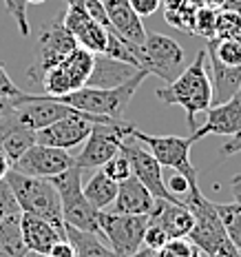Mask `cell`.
<instances>
[{
  "label": "cell",
  "mask_w": 241,
  "mask_h": 257,
  "mask_svg": "<svg viewBox=\"0 0 241 257\" xmlns=\"http://www.w3.org/2000/svg\"><path fill=\"white\" fill-rule=\"evenodd\" d=\"M111 117L106 115H93V113H71L62 120L53 122V124L36 131V142L40 144H49V147H58V149H73L78 144H82L89 138L93 124H111Z\"/></svg>",
  "instance_id": "7c38bea8"
},
{
  "label": "cell",
  "mask_w": 241,
  "mask_h": 257,
  "mask_svg": "<svg viewBox=\"0 0 241 257\" xmlns=\"http://www.w3.org/2000/svg\"><path fill=\"white\" fill-rule=\"evenodd\" d=\"M109 16L111 25H113L115 36L126 45V49L137 58L140 62V51L146 40V31H144L142 18L135 14V9L128 5V0H102Z\"/></svg>",
  "instance_id": "9a60e30c"
},
{
  "label": "cell",
  "mask_w": 241,
  "mask_h": 257,
  "mask_svg": "<svg viewBox=\"0 0 241 257\" xmlns=\"http://www.w3.org/2000/svg\"><path fill=\"white\" fill-rule=\"evenodd\" d=\"M208 53V51H206ZM208 64L212 69V104L226 102L230 100L237 89L241 87V64L239 67H228V64L219 62L217 58L208 56Z\"/></svg>",
  "instance_id": "44dd1931"
},
{
  "label": "cell",
  "mask_w": 241,
  "mask_h": 257,
  "mask_svg": "<svg viewBox=\"0 0 241 257\" xmlns=\"http://www.w3.org/2000/svg\"><path fill=\"white\" fill-rule=\"evenodd\" d=\"M234 153H241V131L234 133V136H228V142L219 149V155L221 158H230Z\"/></svg>",
  "instance_id": "74e56055"
},
{
  "label": "cell",
  "mask_w": 241,
  "mask_h": 257,
  "mask_svg": "<svg viewBox=\"0 0 241 257\" xmlns=\"http://www.w3.org/2000/svg\"><path fill=\"white\" fill-rule=\"evenodd\" d=\"M155 197L153 193L142 184L135 175L126 178L124 182L117 184V195H115V211L117 213H131V215H151L155 208Z\"/></svg>",
  "instance_id": "d6986e66"
},
{
  "label": "cell",
  "mask_w": 241,
  "mask_h": 257,
  "mask_svg": "<svg viewBox=\"0 0 241 257\" xmlns=\"http://www.w3.org/2000/svg\"><path fill=\"white\" fill-rule=\"evenodd\" d=\"M215 16H217V9H197V16H195V31L192 34L201 36V38H212L215 36Z\"/></svg>",
  "instance_id": "1f68e13d"
},
{
  "label": "cell",
  "mask_w": 241,
  "mask_h": 257,
  "mask_svg": "<svg viewBox=\"0 0 241 257\" xmlns=\"http://www.w3.org/2000/svg\"><path fill=\"white\" fill-rule=\"evenodd\" d=\"M102 171H104L106 175H109L111 180H115L117 184H120V182H124L126 178H131L133 175V171H131V164H128V158L124 153H115L113 158L109 160V162L104 164V167H102Z\"/></svg>",
  "instance_id": "f546056e"
},
{
  "label": "cell",
  "mask_w": 241,
  "mask_h": 257,
  "mask_svg": "<svg viewBox=\"0 0 241 257\" xmlns=\"http://www.w3.org/2000/svg\"><path fill=\"white\" fill-rule=\"evenodd\" d=\"M206 51L208 56L217 58L219 62L228 64V67L241 64V45L234 38H208Z\"/></svg>",
  "instance_id": "d4e9b609"
},
{
  "label": "cell",
  "mask_w": 241,
  "mask_h": 257,
  "mask_svg": "<svg viewBox=\"0 0 241 257\" xmlns=\"http://www.w3.org/2000/svg\"><path fill=\"white\" fill-rule=\"evenodd\" d=\"M20 228H23V237L25 244L31 253L38 255H49V250L53 248V244L64 239V235L58 231L53 224H49L47 219L29 215V213H23L20 215Z\"/></svg>",
  "instance_id": "ffe728a7"
},
{
  "label": "cell",
  "mask_w": 241,
  "mask_h": 257,
  "mask_svg": "<svg viewBox=\"0 0 241 257\" xmlns=\"http://www.w3.org/2000/svg\"><path fill=\"white\" fill-rule=\"evenodd\" d=\"M120 151L128 158V164H131L133 175H135V178L153 193L155 200L179 202L177 197L168 191V186L164 184V178H162V169L164 167L155 160V155L148 151V149H142L140 144H135V138L126 136V138H122V142H120Z\"/></svg>",
  "instance_id": "4fadbf2b"
},
{
  "label": "cell",
  "mask_w": 241,
  "mask_h": 257,
  "mask_svg": "<svg viewBox=\"0 0 241 257\" xmlns=\"http://www.w3.org/2000/svg\"><path fill=\"white\" fill-rule=\"evenodd\" d=\"M206 113H208L206 122L192 131V136L197 140L210 136V133L212 136H234V133H239L241 131V87L230 100L212 104Z\"/></svg>",
  "instance_id": "2e32d148"
},
{
  "label": "cell",
  "mask_w": 241,
  "mask_h": 257,
  "mask_svg": "<svg viewBox=\"0 0 241 257\" xmlns=\"http://www.w3.org/2000/svg\"><path fill=\"white\" fill-rule=\"evenodd\" d=\"M51 182L58 189V195H60L64 226H73L80 228V231H91L102 235L100 211L91 206V202L87 200V195L82 191V169L78 164H73L67 171L58 173L56 178H51Z\"/></svg>",
  "instance_id": "5b68a950"
},
{
  "label": "cell",
  "mask_w": 241,
  "mask_h": 257,
  "mask_svg": "<svg viewBox=\"0 0 241 257\" xmlns=\"http://www.w3.org/2000/svg\"><path fill=\"white\" fill-rule=\"evenodd\" d=\"M47 257H76V250H73V246L67 239H60V242L53 244V248L49 250Z\"/></svg>",
  "instance_id": "f35d334b"
},
{
  "label": "cell",
  "mask_w": 241,
  "mask_h": 257,
  "mask_svg": "<svg viewBox=\"0 0 241 257\" xmlns=\"http://www.w3.org/2000/svg\"><path fill=\"white\" fill-rule=\"evenodd\" d=\"M148 215H131L117 211H100V233L109 239L115 257H128L144 246Z\"/></svg>",
  "instance_id": "52a82bcc"
},
{
  "label": "cell",
  "mask_w": 241,
  "mask_h": 257,
  "mask_svg": "<svg viewBox=\"0 0 241 257\" xmlns=\"http://www.w3.org/2000/svg\"><path fill=\"white\" fill-rule=\"evenodd\" d=\"M9 169H12V162L7 160V155H5L3 151H0V180L5 178V175L9 173Z\"/></svg>",
  "instance_id": "b9f144b4"
},
{
  "label": "cell",
  "mask_w": 241,
  "mask_h": 257,
  "mask_svg": "<svg viewBox=\"0 0 241 257\" xmlns=\"http://www.w3.org/2000/svg\"><path fill=\"white\" fill-rule=\"evenodd\" d=\"M219 217H221L226 233L230 242L234 244V248L241 255V202H230V204H215Z\"/></svg>",
  "instance_id": "484cf974"
},
{
  "label": "cell",
  "mask_w": 241,
  "mask_h": 257,
  "mask_svg": "<svg viewBox=\"0 0 241 257\" xmlns=\"http://www.w3.org/2000/svg\"><path fill=\"white\" fill-rule=\"evenodd\" d=\"M195 16H197V7L192 3H188V0L175 9H164L166 23L170 27H175V29L184 31V34H192L195 31Z\"/></svg>",
  "instance_id": "4316f807"
},
{
  "label": "cell",
  "mask_w": 241,
  "mask_h": 257,
  "mask_svg": "<svg viewBox=\"0 0 241 257\" xmlns=\"http://www.w3.org/2000/svg\"><path fill=\"white\" fill-rule=\"evenodd\" d=\"M27 3H29V5H42L45 0H27Z\"/></svg>",
  "instance_id": "ee69618b"
},
{
  "label": "cell",
  "mask_w": 241,
  "mask_h": 257,
  "mask_svg": "<svg viewBox=\"0 0 241 257\" xmlns=\"http://www.w3.org/2000/svg\"><path fill=\"white\" fill-rule=\"evenodd\" d=\"M78 40L71 36V31L62 25V20L51 23L49 27H45V31L40 34L38 42H36V51H34V64L27 71L29 82L40 84L42 76L49 71L51 67L60 64L64 58L71 51L78 49Z\"/></svg>",
  "instance_id": "9c48e42d"
},
{
  "label": "cell",
  "mask_w": 241,
  "mask_h": 257,
  "mask_svg": "<svg viewBox=\"0 0 241 257\" xmlns=\"http://www.w3.org/2000/svg\"><path fill=\"white\" fill-rule=\"evenodd\" d=\"M137 71H140V67H135V64L100 53V56H95L93 71H91V76H89L87 87H98V89L120 87L128 78L135 76Z\"/></svg>",
  "instance_id": "ac0fdd59"
},
{
  "label": "cell",
  "mask_w": 241,
  "mask_h": 257,
  "mask_svg": "<svg viewBox=\"0 0 241 257\" xmlns=\"http://www.w3.org/2000/svg\"><path fill=\"white\" fill-rule=\"evenodd\" d=\"M241 31V16L232 9H217L215 16V36L212 38H234Z\"/></svg>",
  "instance_id": "83f0119b"
},
{
  "label": "cell",
  "mask_w": 241,
  "mask_h": 257,
  "mask_svg": "<svg viewBox=\"0 0 241 257\" xmlns=\"http://www.w3.org/2000/svg\"><path fill=\"white\" fill-rule=\"evenodd\" d=\"M148 222L157 224L173 239V237H188L192 224H195V217L188 211V206H184L181 202L157 200L151 215H148Z\"/></svg>",
  "instance_id": "e0dca14e"
},
{
  "label": "cell",
  "mask_w": 241,
  "mask_h": 257,
  "mask_svg": "<svg viewBox=\"0 0 241 257\" xmlns=\"http://www.w3.org/2000/svg\"><path fill=\"white\" fill-rule=\"evenodd\" d=\"M140 69L159 76L168 84L184 71V49L164 34H146L140 51Z\"/></svg>",
  "instance_id": "30bf717a"
},
{
  "label": "cell",
  "mask_w": 241,
  "mask_h": 257,
  "mask_svg": "<svg viewBox=\"0 0 241 257\" xmlns=\"http://www.w3.org/2000/svg\"><path fill=\"white\" fill-rule=\"evenodd\" d=\"M20 215L23 213H16V215H7L5 219H0V257H25L27 253H31L23 237Z\"/></svg>",
  "instance_id": "603a6c76"
},
{
  "label": "cell",
  "mask_w": 241,
  "mask_h": 257,
  "mask_svg": "<svg viewBox=\"0 0 241 257\" xmlns=\"http://www.w3.org/2000/svg\"><path fill=\"white\" fill-rule=\"evenodd\" d=\"M151 73L146 69H140L133 78H128L124 84L111 89H98V87H82L73 93L58 95L56 100L73 106V109L82 111V113H93V115H106L111 120H122V113L133 100L135 91L140 84L146 80Z\"/></svg>",
  "instance_id": "277c9868"
},
{
  "label": "cell",
  "mask_w": 241,
  "mask_h": 257,
  "mask_svg": "<svg viewBox=\"0 0 241 257\" xmlns=\"http://www.w3.org/2000/svg\"><path fill=\"white\" fill-rule=\"evenodd\" d=\"M64 239L73 246L76 257H115L113 248L102 242V235L98 233L64 226Z\"/></svg>",
  "instance_id": "7402d4cb"
},
{
  "label": "cell",
  "mask_w": 241,
  "mask_h": 257,
  "mask_svg": "<svg viewBox=\"0 0 241 257\" xmlns=\"http://www.w3.org/2000/svg\"><path fill=\"white\" fill-rule=\"evenodd\" d=\"M230 189H232L234 202H241V175H234L232 182H230Z\"/></svg>",
  "instance_id": "60d3db41"
},
{
  "label": "cell",
  "mask_w": 241,
  "mask_h": 257,
  "mask_svg": "<svg viewBox=\"0 0 241 257\" xmlns=\"http://www.w3.org/2000/svg\"><path fill=\"white\" fill-rule=\"evenodd\" d=\"M197 246L188 237H173L155 253V257H195Z\"/></svg>",
  "instance_id": "f1b7e54d"
},
{
  "label": "cell",
  "mask_w": 241,
  "mask_h": 257,
  "mask_svg": "<svg viewBox=\"0 0 241 257\" xmlns=\"http://www.w3.org/2000/svg\"><path fill=\"white\" fill-rule=\"evenodd\" d=\"M188 3H192L197 9H203V7H208V9H221V5L226 3V0H188Z\"/></svg>",
  "instance_id": "ab89813d"
},
{
  "label": "cell",
  "mask_w": 241,
  "mask_h": 257,
  "mask_svg": "<svg viewBox=\"0 0 241 257\" xmlns=\"http://www.w3.org/2000/svg\"><path fill=\"white\" fill-rule=\"evenodd\" d=\"M82 191L91 202V206L98 211H106V206H111L115 202L117 195V182L111 180L104 171H98L89 182L82 184Z\"/></svg>",
  "instance_id": "cb8c5ba5"
},
{
  "label": "cell",
  "mask_w": 241,
  "mask_h": 257,
  "mask_svg": "<svg viewBox=\"0 0 241 257\" xmlns=\"http://www.w3.org/2000/svg\"><path fill=\"white\" fill-rule=\"evenodd\" d=\"M16 213H23L16 202L14 193H12V186H9L7 180H0V219H5L7 215H16Z\"/></svg>",
  "instance_id": "d6a6232c"
},
{
  "label": "cell",
  "mask_w": 241,
  "mask_h": 257,
  "mask_svg": "<svg viewBox=\"0 0 241 257\" xmlns=\"http://www.w3.org/2000/svg\"><path fill=\"white\" fill-rule=\"evenodd\" d=\"M128 257H155V253L151 248H146V246H142L137 253H133V255H128Z\"/></svg>",
  "instance_id": "7bdbcfd3"
},
{
  "label": "cell",
  "mask_w": 241,
  "mask_h": 257,
  "mask_svg": "<svg viewBox=\"0 0 241 257\" xmlns=\"http://www.w3.org/2000/svg\"><path fill=\"white\" fill-rule=\"evenodd\" d=\"M76 164V155H71L67 149L49 147V144L36 142L31 149H27L23 158L14 164L12 169L20 171V173L34 175V178H56L58 173L67 171L69 167Z\"/></svg>",
  "instance_id": "5bb4252c"
},
{
  "label": "cell",
  "mask_w": 241,
  "mask_h": 257,
  "mask_svg": "<svg viewBox=\"0 0 241 257\" xmlns=\"http://www.w3.org/2000/svg\"><path fill=\"white\" fill-rule=\"evenodd\" d=\"M27 91H23L18 84L9 78V73L5 71V67L0 64V98H23Z\"/></svg>",
  "instance_id": "e575fe53"
},
{
  "label": "cell",
  "mask_w": 241,
  "mask_h": 257,
  "mask_svg": "<svg viewBox=\"0 0 241 257\" xmlns=\"http://www.w3.org/2000/svg\"><path fill=\"white\" fill-rule=\"evenodd\" d=\"M5 180L12 186V193L18 202L20 211L29 215L42 217L58 228L64 235V217H62V204L58 189L51 180L47 178H34V175L20 173L16 169H9Z\"/></svg>",
  "instance_id": "3957f363"
},
{
  "label": "cell",
  "mask_w": 241,
  "mask_h": 257,
  "mask_svg": "<svg viewBox=\"0 0 241 257\" xmlns=\"http://www.w3.org/2000/svg\"><path fill=\"white\" fill-rule=\"evenodd\" d=\"M131 122L115 120L111 124H93L89 138L84 140V149L76 155V164L82 171L102 169L115 153H120V142L126 138Z\"/></svg>",
  "instance_id": "8fae6325"
},
{
  "label": "cell",
  "mask_w": 241,
  "mask_h": 257,
  "mask_svg": "<svg viewBox=\"0 0 241 257\" xmlns=\"http://www.w3.org/2000/svg\"><path fill=\"white\" fill-rule=\"evenodd\" d=\"M234 40H237V42H239V45H241V31H239V34H237V36H234Z\"/></svg>",
  "instance_id": "bcb514c9"
},
{
  "label": "cell",
  "mask_w": 241,
  "mask_h": 257,
  "mask_svg": "<svg viewBox=\"0 0 241 257\" xmlns=\"http://www.w3.org/2000/svg\"><path fill=\"white\" fill-rule=\"evenodd\" d=\"M157 95L164 104H177L184 109L188 126L197 128V115L206 113L212 106V80L208 73V53L201 49L188 67L173 82L157 89Z\"/></svg>",
  "instance_id": "6da1fadb"
},
{
  "label": "cell",
  "mask_w": 241,
  "mask_h": 257,
  "mask_svg": "<svg viewBox=\"0 0 241 257\" xmlns=\"http://www.w3.org/2000/svg\"><path fill=\"white\" fill-rule=\"evenodd\" d=\"M128 5L135 9V14L140 18H144V16H153L162 7V0H128Z\"/></svg>",
  "instance_id": "d590c367"
},
{
  "label": "cell",
  "mask_w": 241,
  "mask_h": 257,
  "mask_svg": "<svg viewBox=\"0 0 241 257\" xmlns=\"http://www.w3.org/2000/svg\"><path fill=\"white\" fill-rule=\"evenodd\" d=\"M179 202L184 206H188V211L195 217L188 239L197 246L199 250H203L206 255H217V257H241L239 250L234 248V244L230 242L226 226H223L221 217H219L215 202H210L206 195L195 189L188 191L186 195L179 197Z\"/></svg>",
  "instance_id": "7a4b0ae2"
},
{
  "label": "cell",
  "mask_w": 241,
  "mask_h": 257,
  "mask_svg": "<svg viewBox=\"0 0 241 257\" xmlns=\"http://www.w3.org/2000/svg\"><path fill=\"white\" fill-rule=\"evenodd\" d=\"M126 136L135 138V142L146 144V149L155 155L162 167L173 169L175 173H181L190 184V191L199 189L197 184V169L190 162V147L197 142V138L190 136L188 138H179V136H151V133L140 131L135 124L128 126Z\"/></svg>",
  "instance_id": "8992f818"
},
{
  "label": "cell",
  "mask_w": 241,
  "mask_h": 257,
  "mask_svg": "<svg viewBox=\"0 0 241 257\" xmlns=\"http://www.w3.org/2000/svg\"><path fill=\"white\" fill-rule=\"evenodd\" d=\"M93 62H95V53L78 47L60 64L51 67L42 76L40 80L42 91L47 95H51V98H58V95H67V93H73V91L87 87L89 76L93 71Z\"/></svg>",
  "instance_id": "ba28073f"
},
{
  "label": "cell",
  "mask_w": 241,
  "mask_h": 257,
  "mask_svg": "<svg viewBox=\"0 0 241 257\" xmlns=\"http://www.w3.org/2000/svg\"><path fill=\"white\" fill-rule=\"evenodd\" d=\"M168 235H166L162 228L157 226V224H153V222H148V228H146V235H144V246L146 248H151L153 253H157L162 246L168 242Z\"/></svg>",
  "instance_id": "836d02e7"
},
{
  "label": "cell",
  "mask_w": 241,
  "mask_h": 257,
  "mask_svg": "<svg viewBox=\"0 0 241 257\" xmlns=\"http://www.w3.org/2000/svg\"><path fill=\"white\" fill-rule=\"evenodd\" d=\"M3 5L7 7V12L14 16L16 25H18L20 29V36H29L31 34V27H29V18H27V7H29V3L27 0H3Z\"/></svg>",
  "instance_id": "4dcf8cb0"
},
{
  "label": "cell",
  "mask_w": 241,
  "mask_h": 257,
  "mask_svg": "<svg viewBox=\"0 0 241 257\" xmlns=\"http://www.w3.org/2000/svg\"><path fill=\"white\" fill-rule=\"evenodd\" d=\"M166 186H168V191L173 193V195L177 197V200H179L181 195H186V193L190 191V184H188V180H186V178H184V175H181V173H175L173 178L168 180V184H166Z\"/></svg>",
  "instance_id": "8d00e7d4"
},
{
  "label": "cell",
  "mask_w": 241,
  "mask_h": 257,
  "mask_svg": "<svg viewBox=\"0 0 241 257\" xmlns=\"http://www.w3.org/2000/svg\"><path fill=\"white\" fill-rule=\"evenodd\" d=\"M25 257H45V255H38V253H27Z\"/></svg>",
  "instance_id": "f6af8a7d"
}]
</instances>
